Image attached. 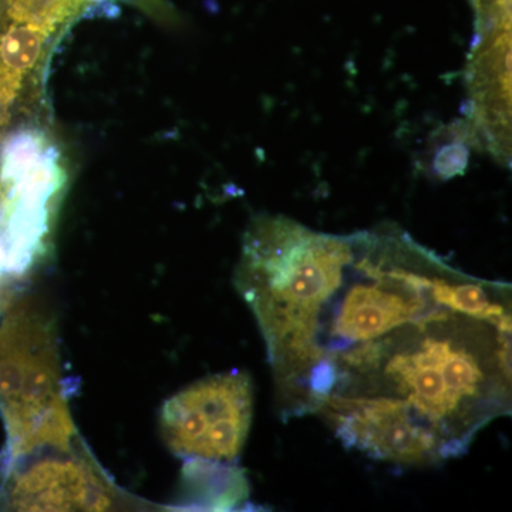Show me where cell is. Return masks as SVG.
<instances>
[{
	"mask_svg": "<svg viewBox=\"0 0 512 512\" xmlns=\"http://www.w3.org/2000/svg\"><path fill=\"white\" fill-rule=\"evenodd\" d=\"M235 285L254 313L284 419L318 413L357 356L447 309L511 329V286L447 265L396 227L333 235L282 215L245 234Z\"/></svg>",
	"mask_w": 512,
	"mask_h": 512,
	"instance_id": "6da1fadb",
	"label": "cell"
},
{
	"mask_svg": "<svg viewBox=\"0 0 512 512\" xmlns=\"http://www.w3.org/2000/svg\"><path fill=\"white\" fill-rule=\"evenodd\" d=\"M510 413V330L447 309L366 349L316 414L345 447L426 467L463 456Z\"/></svg>",
	"mask_w": 512,
	"mask_h": 512,
	"instance_id": "7a4b0ae2",
	"label": "cell"
},
{
	"mask_svg": "<svg viewBox=\"0 0 512 512\" xmlns=\"http://www.w3.org/2000/svg\"><path fill=\"white\" fill-rule=\"evenodd\" d=\"M60 382L52 326L40 313L0 295V413L9 467L45 447L70 448L74 427Z\"/></svg>",
	"mask_w": 512,
	"mask_h": 512,
	"instance_id": "3957f363",
	"label": "cell"
},
{
	"mask_svg": "<svg viewBox=\"0 0 512 512\" xmlns=\"http://www.w3.org/2000/svg\"><path fill=\"white\" fill-rule=\"evenodd\" d=\"M254 413L248 373L205 377L174 394L161 410V430L177 456L234 463L244 450Z\"/></svg>",
	"mask_w": 512,
	"mask_h": 512,
	"instance_id": "277c9868",
	"label": "cell"
},
{
	"mask_svg": "<svg viewBox=\"0 0 512 512\" xmlns=\"http://www.w3.org/2000/svg\"><path fill=\"white\" fill-rule=\"evenodd\" d=\"M10 470L5 507L16 511H100L114 503V493L89 461L70 448Z\"/></svg>",
	"mask_w": 512,
	"mask_h": 512,
	"instance_id": "5b68a950",
	"label": "cell"
},
{
	"mask_svg": "<svg viewBox=\"0 0 512 512\" xmlns=\"http://www.w3.org/2000/svg\"><path fill=\"white\" fill-rule=\"evenodd\" d=\"M52 33L10 22L0 35V136L8 126L10 109L35 69Z\"/></svg>",
	"mask_w": 512,
	"mask_h": 512,
	"instance_id": "8992f818",
	"label": "cell"
},
{
	"mask_svg": "<svg viewBox=\"0 0 512 512\" xmlns=\"http://www.w3.org/2000/svg\"><path fill=\"white\" fill-rule=\"evenodd\" d=\"M185 484L192 504L208 510H232L248 498V483L244 471L222 461L187 460Z\"/></svg>",
	"mask_w": 512,
	"mask_h": 512,
	"instance_id": "52a82bcc",
	"label": "cell"
},
{
	"mask_svg": "<svg viewBox=\"0 0 512 512\" xmlns=\"http://www.w3.org/2000/svg\"><path fill=\"white\" fill-rule=\"evenodd\" d=\"M99 0H3L6 18L55 33L73 20L83 18Z\"/></svg>",
	"mask_w": 512,
	"mask_h": 512,
	"instance_id": "ba28073f",
	"label": "cell"
},
{
	"mask_svg": "<svg viewBox=\"0 0 512 512\" xmlns=\"http://www.w3.org/2000/svg\"><path fill=\"white\" fill-rule=\"evenodd\" d=\"M126 2L137 6L158 22L173 23L175 20L173 9L165 0H126Z\"/></svg>",
	"mask_w": 512,
	"mask_h": 512,
	"instance_id": "9c48e42d",
	"label": "cell"
},
{
	"mask_svg": "<svg viewBox=\"0 0 512 512\" xmlns=\"http://www.w3.org/2000/svg\"><path fill=\"white\" fill-rule=\"evenodd\" d=\"M2 470H3V461H2V457H0V477H2Z\"/></svg>",
	"mask_w": 512,
	"mask_h": 512,
	"instance_id": "30bf717a",
	"label": "cell"
}]
</instances>
